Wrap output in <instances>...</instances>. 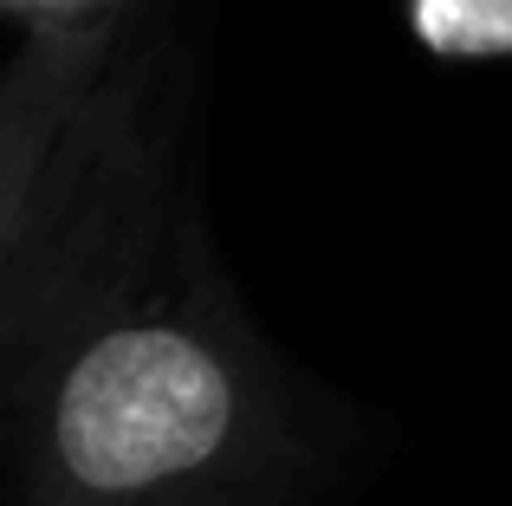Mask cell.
I'll return each instance as SVG.
<instances>
[{"label": "cell", "mask_w": 512, "mask_h": 506, "mask_svg": "<svg viewBox=\"0 0 512 506\" xmlns=\"http://www.w3.org/2000/svg\"><path fill=\"white\" fill-rule=\"evenodd\" d=\"M182 78L124 39L65 124L0 279L13 506H279L305 448L182 163Z\"/></svg>", "instance_id": "obj_1"}, {"label": "cell", "mask_w": 512, "mask_h": 506, "mask_svg": "<svg viewBox=\"0 0 512 506\" xmlns=\"http://www.w3.org/2000/svg\"><path fill=\"white\" fill-rule=\"evenodd\" d=\"M124 39H130V7L72 26H26L13 52L0 59V279L13 266V247L26 234L33 195L46 182V163L59 150L65 124L91 98L104 65L124 52Z\"/></svg>", "instance_id": "obj_2"}, {"label": "cell", "mask_w": 512, "mask_h": 506, "mask_svg": "<svg viewBox=\"0 0 512 506\" xmlns=\"http://www.w3.org/2000/svg\"><path fill=\"white\" fill-rule=\"evenodd\" d=\"M409 33L435 59H512V0H409Z\"/></svg>", "instance_id": "obj_3"}, {"label": "cell", "mask_w": 512, "mask_h": 506, "mask_svg": "<svg viewBox=\"0 0 512 506\" xmlns=\"http://www.w3.org/2000/svg\"><path fill=\"white\" fill-rule=\"evenodd\" d=\"M130 0H0V26H72L98 20V13H124Z\"/></svg>", "instance_id": "obj_4"}]
</instances>
